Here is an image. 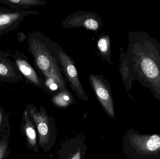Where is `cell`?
I'll return each mask as SVG.
<instances>
[{
    "mask_svg": "<svg viewBox=\"0 0 160 159\" xmlns=\"http://www.w3.org/2000/svg\"><path fill=\"white\" fill-rule=\"evenodd\" d=\"M127 54L133 81L149 89L160 102V43L145 32L128 34Z\"/></svg>",
    "mask_w": 160,
    "mask_h": 159,
    "instance_id": "obj_1",
    "label": "cell"
},
{
    "mask_svg": "<svg viewBox=\"0 0 160 159\" xmlns=\"http://www.w3.org/2000/svg\"><path fill=\"white\" fill-rule=\"evenodd\" d=\"M28 49L34 58V64L44 78L56 79L67 87L58 61L59 46L41 33L33 32L28 34Z\"/></svg>",
    "mask_w": 160,
    "mask_h": 159,
    "instance_id": "obj_2",
    "label": "cell"
},
{
    "mask_svg": "<svg viewBox=\"0 0 160 159\" xmlns=\"http://www.w3.org/2000/svg\"><path fill=\"white\" fill-rule=\"evenodd\" d=\"M125 147L132 159H160V134H141L130 130L126 134Z\"/></svg>",
    "mask_w": 160,
    "mask_h": 159,
    "instance_id": "obj_3",
    "label": "cell"
},
{
    "mask_svg": "<svg viewBox=\"0 0 160 159\" xmlns=\"http://www.w3.org/2000/svg\"><path fill=\"white\" fill-rule=\"evenodd\" d=\"M57 57L61 71L65 76L67 80L74 92L80 99L87 100V96L79 79L78 71L74 62L60 46Z\"/></svg>",
    "mask_w": 160,
    "mask_h": 159,
    "instance_id": "obj_4",
    "label": "cell"
},
{
    "mask_svg": "<svg viewBox=\"0 0 160 159\" xmlns=\"http://www.w3.org/2000/svg\"><path fill=\"white\" fill-rule=\"evenodd\" d=\"M89 80L102 106L110 116L114 117V108L109 84L102 77L96 75H90Z\"/></svg>",
    "mask_w": 160,
    "mask_h": 159,
    "instance_id": "obj_5",
    "label": "cell"
},
{
    "mask_svg": "<svg viewBox=\"0 0 160 159\" xmlns=\"http://www.w3.org/2000/svg\"><path fill=\"white\" fill-rule=\"evenodd\" d=\"M25 109L37 130L39 146L42 148H45L48 143L50 133L48 119L47 114L43 107H41L38 111L32 104L26 105Z\"/></svg>",
    "mask_w": 160,
    "mask_h": 159,
    "instance_id": "obj_6",
    "label": "cell"
},
{
    "mask_svg": "<svg viewBox=\"0 0 160 159\" xmlns=\"http://www.w3.org/2000/svg\"><path fill=\"white\" fill-rule=\"evenodd\" d=\"M66 28L83 27L88 30L97 31L102 25L100 18L91 12H79L68 16L63 21Z\"/></svg>",
    "mask_w": 160,
    "mask_h": 159,
    "instance_id": "obj_7",
    "label": "cell"
},
{
    "mask_svg": "<svg viewBox=\"0 0 160 159\" xmlns=\"http://www.w3.org/2000/svg\"><path fill=\"white\" fill-rule=\"evenodd\" d=\"M29 15L39 16L37 11L34 10H12L0 14V37L5 34L16 30L24 18Z\"/></svg>",
    "mask_w": 160,
    "mask_h": 159,
    "instance_id": "obj_8",
    "label": "cell"
},
{
    "mask_svg": "<svg viewBox=\"0 0 160 159\" xmlns=\"http://www.w3.org/2000/svg\"><path fill=\"white\" fill-rule=\"evenodd\" d=\"M14 58L18 69L26 81L38 87L43 88V78L38 74L24 53L16 50Z\"/></svg>",
    "mask_w": 160,
    "mask_h": 159,
    "instance_id": "obj_9",
    "label": "cell"
},
{
    "mask_svg": "<svg viewBox=\"0 0 160 159\" xmlns=\"http://www.w3.org/2000/svg\"><path fill=\"white\" fill-rule=\"evenodd\" d=\"M20 130L22 135L25 137L27 148L38 152V147L36 129L26 109L22 116Z\"/></svg>",
    "mask_w": 160,
    "mask_h": 159,
    "instance_id": "obj_10",
    "label": "cell"
},
{
    "mask_svg": "<svg viewBox=\"0 0 160 159\" xmlns=\"http://www.w3.org/2000/svg\"><path fill=\"white\" fill-rule=\"evenodd\" d=\"M23 80V76L15 62L9 58H0V82L17 83Z\"/></svg>",
    "mask_w": 160,
    "mask_h": 159,
    "instance_id": "obj_11",
    "label": "cell"
},
{
    "mask_svg": "<svg viewBox=\"0 0 160 159\" xmlns=\"http://www.w3.org/2000/svg\"><path fill=\"white\" fill-rule=\"evenodd\" d=\"M120 72L122 76L124 86L128 91L132 88L133 80L132 73L129 64L127 54L122 51L121 53V64L120 65Z\"/></svg>",
    "mask_w": 160,
    "mask_h": 159,
    "instance_id": "obj_12",
    "label": "cell"
},
{
    "mask_svg": "<svg viewBox=\"0 0 160 159\" xmlns=\"http://www.w3.org/2000/svg\"><path fill=\"white\" fill-rule=\"evenodd\" d=\"M0 3L15 10L24 9L31 7L45 4L44 1L40 0H0Z\"/></svg>",
    "mask_w": 160,
    "mask_h": 159,
    "instance_id": "obj_13",
    "label": "cell"
},
{
    "mask_svg": "<svg viewBox=\"0 0 160 159\" xmlns=\"http://www.w3.org/2000/svg\"><path fill=\"white\" fill-rule=\"evenodd\" d=\"M11 129H8L0 136V159H7L10 153L9 140Z\"/></svg>",
    "mask_w": 160,
    "mask_h": 159,
    "instance_id": "obj_14",
    "label": "cell"
},
{
    "mask_svg": "<svg viewBox=\"0 0 160 159\" xmlns=\"http://www.w3.org/2000/svg\"><path fill=\"white\" fill-rule=\"evenodd\" d=\"M98 47L99 51L102 56L106 57L105 59H108L110 63V57L111 56L110 51V37L108 35L102 36L98 41Z\"/></svg>",
    "mask_w": 160,
    "mask_h": 159,
    "instance_id": "obj_15",
    "label": "cell"
},
{
    "mask_svg": "<svg viewBox=\"0 0 160 159\" xmlns=\"http://www.w3.org/2000/svg\"><path fill=\"white\" fill-rule=\"evenodd\" d=\"M10 115L0 106V136L8 129H11L9 124Z\"/></svg>",
    "mask_w": 160,
    "mask_h": 159,
    "instance_id": "obj_16",
    "label": "cell"
},
{
    "mask_svg": "<svg viewBox=\"0 0 160 159\" xmlns=\"http://www.w3.org/2000/svg\"><path fill=\"white\" fill-rule=\"evenodd\" d=\"M70 96L68 91H61L53 98L54 103L60 106H65L69 103Z\"/></svg>",
    "mask_w": 160,
    "mask_h": 159,
    "instance_id": "obj_17",
    "label": "cell"
},
{
    "mask_svg": "<svg viewBox=\"0 0 160 159\" xmlns=\"http://www.w3.org/2000/svg\"><path fill=\"white\" fill-rule=\"evenodd\" d=\"M18 36V40L20 43H22L25 41V39L27 38L25 34L23 32H19L17 34Z\"/></svg>",
    "mask_w": 160,
    "mask_h": 159,
    "instance_id": "obj_18",
    "label": "cell"
},
{
    "mask_svg": "<svg viewBox=\"0 0 160 159\" xmlns=\"http://www.w3.org/2000/svg\"><path fill=\"white\" fill-rule=\"evenodd\" d=\"M11 54L8 52L2 51L0 49V58H8L9 56H11Z\"/></svg>",
    "mask_w": 160,
    "mask_h": 159,
    "instance_id": "obj_19",
    "label": "cell"
},
{
    "mask_svg": "<svg viewBox=\"0 0 160 159\" xmlns=\"http://www.w3.org/2000/svg\"><path fill=\"white\" fill-rule=\"evenodd\" d=\"M12 10H13V9H11V8H7V7H0V14L5 13V12L11 11Z\"/></svg>",
    "mask_w": 160,
    "mask_h": 159,
    "instance_id": "obj_20",
    "label": "cell"
},
{
    "mask_svg": "<svg viewBox=\"0 0 160 159\" xmlns=\"http://www.w3.org/2000/svg\"><path fill=\"white\" fill-rule=\"evenodd\" d=\"M81 155L80 151L75 154L71 159H81Z\"/></svg>",
    "mask_w": 160,
    "mask_h": 159,
    "instance_id": "obj_21",
    "label": "cell"
}]
</instances>
